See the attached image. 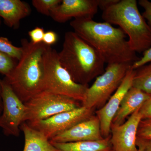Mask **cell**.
I'll list each match as a JSON object with an SVG mask.
<instances>
[{"mask_svg":"<svg viewBox=\"0 0 151 151\" xmlns=\"http://www.w3.org/2000/svg\"><path fill=\"white\" fill-rule=\"evenodd\" d=\"M70 24L76 33L97 50L105 63H133L140 58L131 50L120 28L87 18L74 19Z\"/></svg>","mask_w":151,"mask_h":151,"instance_id":"1","label":"cell"},{"mask_svg":"<svg viewBox=\"0 0 151 151\" xmlns=\"http://www.w3.org/2000/svg\"><path fill=\"white\" fill-rule=\"evenodd\" d=\"M22 53L12 72L4 79L24 103L44 91L43 56L47 47L22 40Z\"/></svg>","mask_w":151,"mask_h":151,"instance_id":"2","label":"cell"},{"mask_svg":"<svg viewBox=\"0 0 151 151\" xmlns=\"http://www.w3.org/2000/svg\"><path fill=\"white\" fill-rule=\"evenodd\" d=\"M58 55L61 65L78 84L88 85L105 71V63L100 53L74 31L65 33Z\"/></svg>","mask_w":151,"mask_h":151,"instance_id":"3","label":"cell"},{"mask_svg":"<svg viewBox=\"0 0 151 151\" xmlns=\"http://www.w3.org/2000/svg\"><path fill=\"white\" fill-rule=\"evenodd\" d=\"M104 22L119 26L129 36L132 51L141 53L151 47V27L141 15L136 0H119L103 11Z\"/></svg>","mask_w":151,"mask_h":151,"instance_id":"4","label":"cell"},{"mask_svg":"<svg viewBox=\"0 0 151 151\" xmlns=\"http://www.w3.org/2000/svg\"><path fill=\"white\" fill-rule=\"evenodd\" d=\"M44 91L70 97L82 103L89 86L76 82L61 65L58 52L47 46L43 56Z\"/></svg>","mask_w":151,"mask_h":151,"instance_id":"5","label":"cell"},{"mask_svg":"<svg viewBox=\"0 0 151 151\" xmlns=\"http://www.w3.org/2000/svg\"><path fill=\"white\" fill-rule=\"evenodd\" d=\"M132 64L128 63L108 64L104 73L88 87L82 106L94 111L103 107L119 88Z\"/></svg>","mask_w":151,"mask_h":151,"instance_id":"6","label":"cell"},{"mask_svg":"<svg viewBox=\"0 0 151 151\" xmlns=\"http://www.w3.org/2000/svg\"><path fill=\"white\" fill-rule=\"evenodd\" d=\"M24 122L32 123L50 118L58 113L82 106L81 103L62 95L43 91L24 103Z\"/></svg>","mask_w":151,"mask_h":151,"instance_id":"7","label":"cell"},{"mask_svg":"<svg viewBox=\"0 0 151 151\" xmlns=\"http://www.w3.org/2000/svg\"><path fill=\"white\" fill-rule=\"evenodd\" d=\"M1 97L3 111L0 116V128L6 136L18 137L20 126L24 122V103L20 100L4 79L2 80Z\"/></svg>","mask_w":151,"mask_h":151,"instance_id":"8","label":"cell"},{"mask_svg":"<svg viewBox=\"0 0 151 151\" xmlns=\"http://www.w3.org/2000/svg\"><path fill=\"white\" fill-rule=\"evenodd\" d=\"M94 110L81 106L71 111L58 113L48 119L27 123L50 140L53 137L93 116Z\"/></svg>","mask_w":151,"mask_h":151,"instance_id":"9","label":"cell"},{"mask_svg":"<svg viewBox=\"0 0 151 151\" xmlns=\"http://www.w3.org/2000/svg\"><path fill=\"white\" fill-rule=\"evenodd\" d=\"M136 70L131 66L127 71L123 81L108 102L96 111V116L100 121V130L103 138L110 136L112 121L127 92L132 86Z\"/></svg>","mask_w":151,"mask_h":151,"instance_id":"10","label":"cell"},{"mask_svg":"<svg viewBox=\"0 0 151 151\" xmlns=\"http://www.w3.org/2000/svg\"><path fill=\"white\" fill-rule=\"evenodd\" d=\"M138 109L123 124H111V143L113 151H138L136 145L137 132L142 119Z\"/></svg>","mask_w":151,"mask_h":151,"instance_id":"11","label":"cell"},{"mask_svg":"<svg viewBox=\"0 0 151 151\" xmlns=\"http://www.w3.org/2000/svg\"><path fill=\"white\" fill-rule=\"evenodd\" d=\"M99 0H62L50 13V17L55 21L64 23L74 19H92L97 14Z\"/></svg>","mask_w":151,"mask_h":151,"instance_id":"12","label":"cell"},{"mask_svg":"<svg viewBox=\"0 0 151 151\" xmlns=\"http://www.w3.org/2000/svg\"><path fill=\"white\" fill-rule=\"evenodd\" d=\"M104 139L101 134L100 121L97 116L93 115L56 135L50 141L51 143H68L99 141Z\"/></svg>","mask_w":151,"mask_h":151,"instance_id":"13","label":"cell"},{"mask_svg":"<svg viewBox=\"0 0 151 151\" xmlns=\"http://www.w3.org/2000/svg\"><path fill=\"white\" fill-rule=\"evenodd\" d=\"M150 96V94L132 86L124 96L111 124L119 126L123 124L127 117L140 108Z\"/></svg>","mask_w":151,"mask_h":151,"instance_id":"14","label":"cell"},{"mask_svg":"<svg viewBox=\"0 0 151 151\" xmlns=\"http://www.w3.org/2000/svg\"><path fill=\"white\" fill-rule=\"evenodd\" d=\"M31 12L27 3L20 0H0V17L9 27L17 29Z\"/></svg>","mask_w":151,"mask_h":151,"instance_id":"15","label":"cell"},{"mask_svg":"<svg viewBox=\"0 0 151 151\" xmlns=\"http://www.w3.org/2000/svg\"><path fill=\"white\" fill-rule=\"evenodd\" d=\"M20 130L24 137L23 151H60L43 134L30 126L27 122L21 124Z\"/></svg>","mask_w":151,"mask_h":151,"instance_id":"16","label":"cell"},{"mask_svg":"<svg viewBox=\"0 0 151 151\" xmlns=\"http://www.w3.org/2000/svg\"><path fill=\"white\" fill-rule=\"evenodd\" d=\"M111 135L101 140L68 143H51L60 151H113Z\"/></svg>","mask_w":151,"mask_h":151,"instance_id":"17","label":"cell"},{"mask_svg":"<svg viewBox=\"0 0 151 151\" xmlns=\"http://www.w3.org/2000/svg\"><path fill=\"white\" fill-rule=\"evenodd\" d=\"M135 70L132 87L151 94V61Z\"/></svg>","mask_w":151,"mask_h":151,"instance_id":"18","label":"cell"},{"mask_svg":"<svg viewBox=\"0 0 151 151\" xmlns=\"http://www.w3.org/2000/svg\"><path fill=\"white\" fill-rule=\"evenodd\" d=\"M0 51L18 61L22 56V48L14 46L7 38L0 37Z\"/></svg>","mask_w":151,"mask_h":151,"instance_id":"19","label":"cell"},{"mask_svg":"<svg viewBox=\"0 0 151 151\" xmlns=\"http://www.w3.org/2000/svg\"><path fill=\"white\" fill-rule=\"evenodd\" d=\"M62 0H33V6L38 12L50 16L51 11L60 4Z\"/></svg>","mask_w":151,"mask_h":151,"instance_id":"20","label":"cell"},{"mask_svg":"<svg viewBox=\"0 0 151 151\" xmlns=\"http://www.w3.org/2000/svg\"><path fill=\"white\" fill-rule=\"evenodd\" d=\"M16 60L0 51V73L7 76L10 74L17 64Z\"/></svg>","mask_w":151,"mask_h":151,"instance_id":"21","label":"cell"},{"mask_svg":"<svg viewBox=\"0 0 151 151\" xmlns=\"http://www.w3.org/2000/svg\"><path fill=\"white\" fill-rule=\"evenodd\" d=\"M137 138L143 139H151V117L141 120L138 126Z\"/></svg>","mask_w":151,"mask_h":151,"instance_id":"22","label":"cell"},{"mask_svg":"<svg viewBox=\"0 0 151 151\" xmlns=\"http://www.w3.org/2000/svg\"><path fill=\"white\" fill-rule=\"evenodd\" d=\"M45 33L44 29L40 27H36L30 31L28 34L31 39V42L35 44L41 43L43 41Z\"/></svg>","mask_w":151,"mask_h":151,"instance_id":"23","label":"cell"},{"mask_svg":"<svg viewBox=\"0 0 151 151\" xmlns=\"http://www.w3.org/2000/svg\"><path fill=\"white\" fill-rule=\"evenodd\" d=\"M151 61V47L143 52V56L136 62H134L132 64V67L134 69H137Z\"/></svg>","mask_w":151,"mask_h":151,"instance_id":"24","label":"cell"},{"mask_svg":"<svg viewBox=\"0 0 151 151\" xmlns=\"http://www.w3.org/2000/svg\"><path fill=\"white\" fill-rule=\"evenodd\" d=\"M139 3L145 10L143 17L147 20L148 24L151 27V2L148 0H140Z\"/></svg>","mask_w":151,"mask_h":151,"instance_id":"25","label":"cell"},{"mask_svg":"<svg viewBox=\"0 0 151 151\" xmlns=\"http://www.w3.org/2000/svg\"><path fill=\"white\" fill-rule=\"evenodd\" d=\"M142 119L151 117V94L150 98L146 101L139 110Z\"/></svg>","mask_w":151,"mask_h":151,"instance_id":"26","label":"cell"},{"mask_svg":"<svg viewBox=\"0 0 151 151\" xmlns=\"http://www.w3.org/2000/svg\"><path fill=\"white\" fill-rule=\"evenodd\" d=\"M58 39V35L56 32L52 31H49L45 33L42 42L47 46H51V45L56 43Z\"/></svg>","mask_w":151,"mask_h":151,"instance_id":"27","label":"cell"},{"mask_svg":"<svg viewBox=\"0 0 151 151\" xmlns=\"http://www.w3.org/2000/svg\"><path fill=\"white\" fill-rule=\"evenodd\" d=\"M136 145L138 147L142 148V151H151V139H143L137 138Z\"/></svg>","mask_w":151,"mask_h":151,"instance_id":"28","label":"cell"},{"mask_svg":"<svg viewBox=\"0 0 151 151\" xmlns=\"http://www.w3.org/2000/svg\"><path fill=\"white\" fill-rule=\"evenodd\" d=\"M119 0H99V8L103 11L119 2Z\"/></svg>","mask_w":151,"mask_h":151,"instance_id":"29","label":"cell"},{"mask_svg":"<svg viewBox=\"0 0 151 151\" xmlns=\"http://www.w3.org/2000/svg\"><path fill=\"white\" fill-rule=\"evenodd\" d=\"M3 111V102L1 95L0 94V116L1 115Z\"/></svg>","mask_w":151,"mask_h":151,"instance_id":"30","label":"cell"},{"mask_svg":"<svg viewBox=\"0 0 151 151\" xmlns=\"http://www.w3.org/2000/svg\"><path fill=\"white\" fill-rule=\"evenodd\" d=\"M1 84L2 80L0 79V94L1 95Z\"/></svg>","mask_w":151,"mask_h":151,"instance_id":"31","label":"cell"},{"mask_svg":"<svg viewBox=\"0 0 151 151\" xmlns=\"http://www.w3.org/2000/svg\"><path fill=\"white\" fill-rule=\"evenodd\" d=\"M138 151H142V150L141 148L138 147Z\"/></svg>","mask_w":151,"mask_h":151,"instance_id":"32","label":"cell"}]
</instances>
